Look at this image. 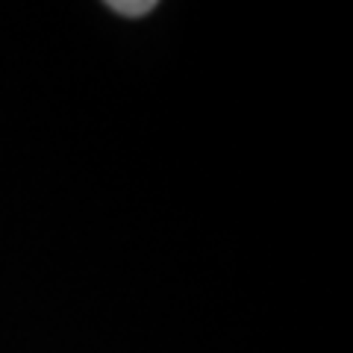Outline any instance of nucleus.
I'll return each mask as SVG.
<instances>
[{"label":"nucleus","mask_w":353,"mask_h":353,"mask_svg":"<svg viewBox=\"0 0 353 353\" xmlns=\"http://www.w3.org/2000/svg\"><path fill=\"white\" fill-rule=\"evenodd\" d=\"M106 6L124 18H141L157 9V0H109Z\"/></svg>","instance_id":"1"}]
</instances>
